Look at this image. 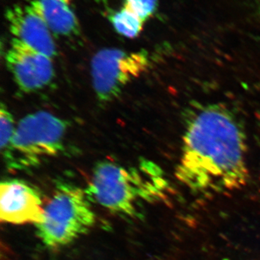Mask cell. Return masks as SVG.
I'll return each mask as SVG.
<instances>
[{
  "instance_id": "ba28073f",
  "label": "cell",
  "mask_w": 260,
  "mask_h": 260,
  "mask_svg": "<svg viewBox=\"0 0 260 260\" xmlns=\"http://www.w3.org/2000/svg\"><path fill=\"white\" fill-rule=\"evenodd\" d=\"M5 18L14 39L49 57L56 55L52 32L31 3L10 7L6 10Z\"/></svg>"
},
{
  "instance_id": "7c38bea8",
  "label": "cell",
  "mask_w": 260,
  "mask_h": 260,
  "mask_svg": "<svg viewBox=\"0 0 260 260\" xmlns=\"http://www.w3.org/2000/svg\"><path fill=\"white\" fill-rule=\"evenodd\" d=\"M157 3L158 0H123V7L146 22L155 13Z\"/></svg>"
},
{
  "instance_id": "5b68a950",
  "label": "cell",
  "mask_w": 260,
  "mask_h": 260,
  "mask_svg": "<svg viewBox=\"0 0 260 260\" xmlns=\"http://www.w3.org/2000/svg\"><path fill=\"white\" fill-rule=\"evenodd\" d=\"M145 51L104 49L93 56L91 76L94 91L103 102L116 99L126 85L148 69Z\"/></svg>"
},
{
  "instance_id": "52a82bcc",
  "label": "cell",
  "mask_w": 260,
  "mask_h": 260,
  "mask_svg": "<svg viewBox=\"0 0 260 260\" xmlns=\"http://www.w3.org/2000/svg\"><path fill=\"white\" fill-rule=\"evenodd\" d=\"M44 208L40 192L28 183L10 179L0 184V219L5 223L37 224Z\"/></svg>"
},
{
  "instance_id": "7a4b0ae2",
  "label": "cell",
  "mask_w": 260,
  "mask_h": 260,
  "mask_svg": "<svg viewBox=\"0 0 260 260\" xmlns=\"http://www.w3.org/2000/svg\"><path fill=\"white\" fill-rule=\"evenodd\" d=\"M165 181L155 164L143 162L140 168H126L111 161L97 164L86 190L93 200L111 213L135 218L143 201L160 197Z\"/></svg>"
},
{
  "instance_id": "9c48e42d",
  "label": "cell",
  "mask_w": 260,
  "mask_h": 260,
  "mask_svg": "<svg viewBox=\"0 0 260 260\" xmlns=\"http://www.w3.org/2000/svg\"><path fill=\"white\" fill-rule=\"evenodd\" d=\"M52 34L63 37L76 35L79 23L73 9V0H32Z\"/></svg>"
},
{
  "instance_id": "6da1fadb",
  "label": "cell",
  "mask_w": 260,
  "mask_h": 260,
  "mask_svg": "<svg viewBox=\"0 0 260 260\" xmlns=\"http://www.w3.org/2000/svg\"><path fill=\"white\" fill-rule=\"evenodd\" d=\"M246 152L244 128L229 108L198 106L186 118L176 177L195 192L235 190L249 179Z\"/></svg>"
},
{
  "instance_id": "3957f363",
  "label": "cell",
  "mask_w": 260,
  "mask_h": 260,
  "mask_svg": "<svg viewBox=\"0 0 260 260\" xmlns=\"http://www.w3.org/2000/svg\"><path fill=\"white\" fill-rule=\"evenodd\" d=\"M86 191L70 183L56 184L44 205L42 220L36 224L37 237L49 249H59L86 234L95 223Z\"/></svg>"
},
{
  "instance_id": "8fae6325",
  "label": "cell",
  "mask_w": 260,
  "mask_h": 260,
  "mask_svg": "<svg viewBox=\"0 0 260 260\" xmlns=\"http://www.w3.org/2000/svg\"><path fill=\"white\" fill-rule=\"evenodd\" d=\"M0 140H1L2 152L9 146L16 130L15 120L11 113L8 111L4 104H2L0 109Z\"/></svg>"
},
{
  "instance_id": "8992f818",
  "label": "cell",
  "mask_w": 260,
  "mask_h": 260,
  "mask_svg": "<svg viewBox=\"0 0 260 260\" xmlns=\"http://www.w3.org/2000/svg\"><path fill=\"white\" fill-rule=\"evenodd\" d=\"M7 67L24 92L45 88L54 77L52 58L13 39L5 56Z\"/></svg>"
},
{
  "instance_id": "277c9868",
  "label": "cell",
  "mask_w": 260,
  "mask_h": 260,
  "mask_svg": "<svg viewBox=\"0 0 260 260\" xmlns=\"http://www.w3.org/2000/svg\"><path fill=\"white\" fill-rule=\"evenodd\" d=\"M67 124L49 112L28 114L20 121L9 146L4 151L10 169L36 167L44 159L56 156L64 149Z\"/></svg>"
},
{
  "instance_id": "30bf717a",
  "label": "cell",
  "mask_w": 260,
  "mask_h": 260,
  "mask_svg": "<svg viewBox=\"0 0 260 260\" xmlns=\"http://www.w3.org/2000/svg\"><path fill=\"white\" fill-rule=\"evenodd\" d=\"M110 21L118 34L129 39L138 37L145 23L124 7L111 15Z\"/></svg>"
}]
</instances>
